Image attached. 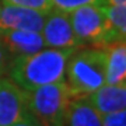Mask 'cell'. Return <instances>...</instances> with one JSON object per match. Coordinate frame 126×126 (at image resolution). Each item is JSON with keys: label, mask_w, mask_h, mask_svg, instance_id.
<instances>
[{"label": "cell", "mask_w": 126, "mask_h": 126, "mask_svg": "<svg viewBox=\"0 0 126 126\" xmlns=\"http://www.w3.org/2000/svg\"><path fill=\"white\" fill-rule=\"evenodd\" d=\"M76 48L42 49L34 55L14 58L9 74L24 91H32L41 86L64 80L67 60Z\"/></svg>", "instance_id": "6da1fadb"}, {"label": "cell", "mask_w": 126, "mask_h": 126, "mask_svg": "<svg viewBox=\"0 0 126 126\" xmlns=\"http://www.w3.org/2000/svg\"><path fill=\"white\" fill-rule=\"evenodd\" d=\"M66 72L73 98L90 95L105 84L107 50L101 48L74 50L67 60Z\"/></svg>", "instance_id": "7a4b0ae2"}, {"label": "cell", "mask_w": 126, "mask_h": 126, "mask_svg": "<svg viewBox=\"0 0 126 126\" xmlns=\"http://www.w3.org/2000/svg\"><path fill=\"white\" fill-rule=\"evenodd\" d=\"M70 23L77 38L79 46L90 45L105 48L108 44L116 42L118 38L108 21L105 6L86 4L70 11Z\"/></svg>", "instance_id": "3957f363"}, {"label": "cell", "mask_w": 126, "mask_h": 126, "mask_svg": "<svg viewBox=\"0 0 126 126\" xmlns=\"http://www.w3.org/2000/svg\"><path fill=\"white\" fill-rule=\"evenodd\" d=\"M27 93L28 111L38 119L41 125L64 119L67 105L73 98L64 80L45 84Z\"/></svg>", "instance_id": "277c9868"}, {"label": "cell", "mask_w": 126, "mask_h": 126, "mask_svg": "<svg viewBox=\"0 0 126 126\" xmlns=\"http://www.w3.org/2000/svg\"><path fill=\"white\" fill-rule=\"evenodd\" d=\"M28 112V93L13 80L0 77V126H11Z\"/></svg>", "instance_id": "5b68a950"}, {"label": "cell", "mask_w": 126, "mask_h": 126, "mask_svg": "<svg viewBox=\"0 0 126 126\" xmlns=\"http://www.w3.org/2000/svg\"><path fill=\"white\" fill-rule=\"evenodd\" d=\"M42 38L45 45L56 49H69L79 46L73 32L67 13L60 10H49L42 27Z\"/></svg>", "instance_id": "8992f818"}, {"label": "cell", "mask_w": 126, "mask_h": 126, "mask_svg": "<svg viewBox=\"0 0 126 126\" xmlns=\"http://www.w3.org/2000/svg\"><path fill=\"white\" fill-rule=\"evenodd\" d=\"M48 11L28 9L23 6L4 4L0 13V31L18 30V31L41 32Z\"/></svg>", "instance_id": "52a82bcc"}, {"label": "cell", "mask_w": 126, "mask_h": 126, "mask_svg": "<svg viewBox=\"0 0 126 126\" xmlns=\"http://www.w3.org/2000/svg\"><path fill=\"white\" fill-rule=\"evenodd\" d=\"M0 44L7 49L13 59L34 55L42 50L45 46L44 38L39 32L18 30H1Z\"/></svg>", "instance_id": "ba28073f"}, {"label": "cell", "mask_w": 126, "mask_h": 126, "mask_svg": "<svg viewBox=\"0 0 126 126\" xmlns=\"http://www.w3.org/2000/svg\"><path fill=\"white\" fill-rule=\"evenodd\" d=\"M87 99L101 115L126 109V81L119 84H104L87 95Z\"/></svg>", "instance_id": "9c48e42d"}, {"label": "cell", "mask_w": 126, "mask_h": 126, "mask_svg": "<svg viewBox=\"0 0 126 126\" xmlns=\"http://www.w3.org/2000/svg\"><path fill=\"white\" fill-rule=\"evenodd\" d=\"M66 126H102L101 113L91 105L87 97L72 98L64 113Z\"/></svg>", "instance_id": "30bf717a"}, {"label": "cell", "mask_w": 126, "mask_h": 126, "mask_svg": "<svg viewBox=\"0 0 126 126\" xmlns=\"http://www.w3.org/2000/svg\"><path fill=\"white\" fill-rule=\"evenodd\" d=\"M107 50V74L105 84H119L126 81V41L108 44Z\"/></svg>", "instance_id": "8fae6325"}, {"label": "cell", "mask_w": 126, "mask_h": 126, "mask_svg": "<svg viewBox=\"0 0 126 126\" xmlns=\"http://www.w3.org/2000/svg\"><path fill=\"white\" fill-rule=\"evenodd\" d=\"M105 13L118 41H126V3L105 6Z\"/></svg>", "instance_id": "7c38bea8"}, {"label": "cell", "mask_w": 126, "mask_h": 126, "mask_svg": "<svg viewBox=\"0 0 126 126\" xmlns=\"http://www.w3.org/2000/svg\"><path fill=\"white\" fill-rule=\"evenodd\" d=\"M52 4L60 11L70 13L72 10L86 4H99L107 6V0H52Z\"/></svg>", "instance_id": "4fadbf2b"}, {"label": "cell", "mask_w": 126, "mask_h": 126, "mask_svg": "<svg viewBox=\"0 0 126 126\" xmlns=\"http://www.w3.org/2000/svg\"><path fill=\"white\" fill-rule=\"evenodd\" d=\"M3 4H14V6H23L28 9H35L41 11H49L53 9L52 0H1Z\"/></svg>", "instance_id": "5bb4252c"}, {"label": "cell", "mask_w": 126, "mask_h": 126, "mask_svg": "<svg viewBox=\"0 0 126 126\" xmlns=\"http://www.w3.org/2000/svg\"><path fill=\"white\" fill-rule=\"evenodd\" d=\"M102 126H126V109L101 115Z\"/></svg>", "instance_id": "9a60e30c"}, {"label": "cell", "mask_w": 126, "mask_h": 126, "mask_svg": "<svg viewBox=\"0 0 126 126\" xmlns=\"http://www.w3.org/2000/svg\"><path fill=\"white\" fill-rule=\"evenodd\" d=\"M11 62H13L11 55L7 52V49H6L4 46L0 44V77H3L4 74L9 73Z\"/></svg>", "instance_id": "2e32d148"}, {"label": "cell", "mask_w": 126, "mask_h": 126, "mask_svg": "<svg viewBox=\"0 0 126 126\" xmlns=\"http://www.w3.org/2000/svg\"><path fill=\"white\" fill-rule=\"evenodd\" d=\"M11 126H41V123L38 122V119H36L31 112H28L23 119L17 121L16 123H13Z\"/></svg>", "instance_id": "e0dca14e"}, {"label": "cell", "mask_w": 126, "mask_h": 126, "mask_svg": "<svg viewBox=\"0 0 126 126\" xmlns=\"http://www.w3.org/2000/svg\"><path fill=\"white\" fill-rule=\"evenodd\" d=\"M41 126H66V125H64V119H58V121L49 122V123H42Z\"/></svg>", "instance_id": "ac0fdd59"}, {"label": "cell", "mask_w": 126, "mask_h": 126, "mask_svg": "<svg viewBox=\"0 0 126 126\" xmlns=\"http://www.w3.org/2000/svg\"><path fill=\"white\" fill-rule=\"evenodd\" d=\"M126 3V0H107V4H121Z\"/></svg>", "instance_id": "d6986e66"}, {"label": "cell", "mask_w": 126, "mask_h": 126, "mask_svg": "<svg viewBox=\"0 0 126 126\" xmlns=\"http://www.w3.org/2000/svg\"><path fill=\"white\" fill-rule=\"evenodd\" d=\"M1 4H3V3H1V0H0V13H1Z\"/></svg>", "instance_id": "ffe728a7"}]
</instances>
